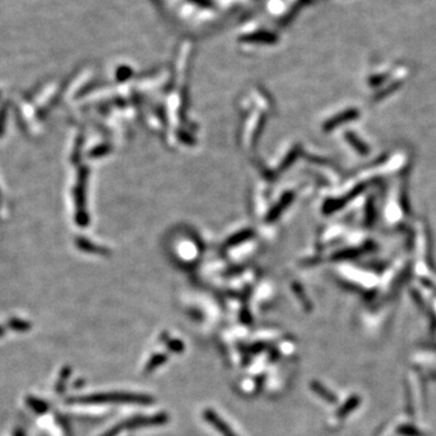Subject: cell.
Here are the masks:
<instances>
[{
  "instance_id": "obj_1",
  "label": "cell",
  "mask_w": 436,
  "mask_h": 436,
  "mask_svg": "<svg viewBox=\"0 0 436 436\" xmlns=\"http://www.w3.org/2000/svg\"><path fill=\"white\" fill-rule=\"evenodd\" d=\"M79 402H128V404H152L154 401L153 397L148 395H142V394H131V393H107V394H97L91 396H82L77 400Z\"/></svg>"
},
{
  "instance_id": "obj_3",
  "label": "cell",
  "mask_w": 436,
  "mask_h": 436,
  "mask_svg": "<svg viewBox=\"0 0 436 436\" xmlns=\"http://www.w3.org/2000/svg\"><path fill=\"white\" fill-rule=\"evenodd\" d=\"M203 417L204 419H205L208 424L212 425V427L215 428L222 436H238V434H236L234 430H231V428H229V425L227 424V423L224 422V420L222 419L213 410L211 409L204 410Z\"/></svg>"
},
{
  "instance_id": "obj_5",
  "label": "cell",
  "mask_w": 436,
  "mask_h": 436,
  "mask_svg": "<svg viewBox=\"0 0 436 436\" xmlns=\"http://www.w3.org/2000/svg\"><path fill=\"white\" fill-rule=\"evenodd\" d=\"M167 347L170 348V350L176 353L183 352V349H184V344L179 339H172L170 342H167Z\"/></svg>"
},
{
  "instance_id": "obj_2",
  "label": "cell",
  "mask_w": 436,
  "mask_h": 436,
  "mask_svg": "<svg viewBox=\"0 0 436 436\" xmlns=\"http://www.w3.org/2000/svg\"><path fill=\"white\" fill-rule=\"evenodd\" d=\"M167 422H169V416H167L166 413H159L155 414V416H149V417H135L131 418V419L125 420V422H121L120 424L113 427L112 429L108 430V432L104 433L102 436H117L120 432H123V430H131L143 427L162 425Z\"/></svg>"
},
{
  "instance_id": "obj_4",
  "label": "cell",
  "mask_w": 436,
  "mask_h": 436,
  "mask_svg": "<svg viewBox=\"0 0 436 436\" xmlns=\"http://www.w3.org/2000/svg\"><path fill=\"white\" fill-rule=\"evenodd\" d=\"M166 360H167V357L164 354L153 355L151 360L148 361V363H147L146 368H144V373L153 372V371L155 370V368H158L160 365H162L164 362H166Z\"/></svg>"
}]
</instances>
